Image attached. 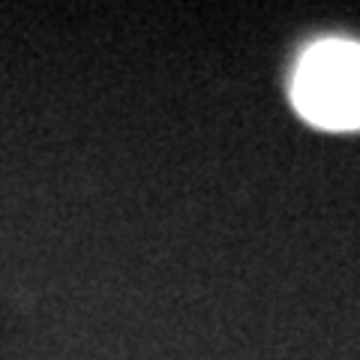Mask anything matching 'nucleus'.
Returning a JSON list of instances; mask_svg holds the SVG:
<instances>
[{
  "instance_id": "obj_1",
  "label": "nucleus",
  "mask_w": 360,
  "mask_h": 360,
  "mask_svg": "<svg viewBox=\"0 0 360 360\" xmlns=\"http://www.w3.org/2000/svg\"><path fill=\"white\" fill-rule=\"evenodd\" d=\"M297 111L328 129H360V45L328 39L303 54L291 84Z\"/></svg>"
}]
</instances>
